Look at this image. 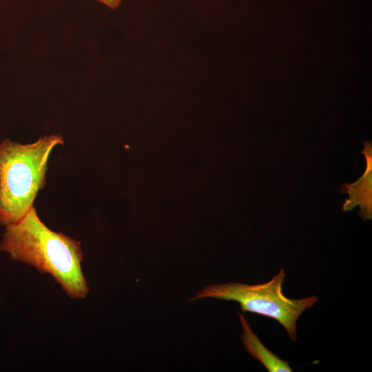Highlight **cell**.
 <instances>
[{"instance_id":"7a4b0ae2","label":"cell","mask_w":372,"mask_h":372,"mask_svg":"<svg viewBox=\"0 0 372 372\" xmlns=\"http://www.w3.org/2000/svg\"><path fill=\"white\" fill-rule=\"evenodd\" d=\"M63 144L60 134L46 135L25 145L10 139L0 143V226L19 221L34 207L38 192L46 184L50 153Z\"/></svg>"},{"instance_id":"277c9868","label":"cell","mask_w":372,"mask_h":372,"mask_svg":"<svg viewBox=\"0 0 372 372\" xmlns=\"http://www.w3.org/2000/svg\"><path fill=\"white\" fill-rule=\"evenodd\" d=\"M364 149L361 153L366 160V169L362 176L353 183H343L342 192L347 193L343 211H350L356 206L360 209L358 215L364 220L372 218V143L364 142Z\"/></svg>"},{"instance_id":"5b68a950","label":"cell","mask_w":372,"mask_h":372,"mask_svg":"<svg viewBox=\"0 0 372 372\" xmlns=\"http://www.w3.org/2000/svg\"><path fill=\"white\" fill-rule=\"evenodd\" d=\"M238 315L243 330L241 340L247 353L262 364L269 372H291L293 370L288 362L267 349L254 333L245 316L240 313Z\"/></svg>"},{"instance_id":"3957f363","label":"cell","mask_w":372,"mask_h":372,"mask_svg":"<svg viewBox=\"0 0 372 372\" xmlns=\"http://www.w3.org/2000/svg\"><path fill=\"white\" fill-rule=\"evenodd\" d=\"M285 278V273L282 269L269 281L262 284L229 282L211 285L198 292L190 301L205 298L236 301L244 313L251 312L278 321L289 338L296 341L299 317L312 307L318 298L311 296L292 299L285 296L282 293Z\"/></svg>"},{"instance_id":"8992f818","label":"cell","mask_w":372,"mask_h":372,"mask_svg":"<svg viewBox=\"0 0 372 372\" xmlns=\"http://www.w3.org/2000/svg\"><path fill=\"white\" fill-rule=\"evenodd\" d=\"M100 3L104 4L110 9H116L118 8L122 0H97Z\"/></svg>"},{"instance_id":"6da1fadb","label":"cell","mask_w":372,"mask_h":372,"mask_svg":"<svg viewBox=\"0 0 372 372\" xmlns=\"http://www.w3.org/2000/svg\"><path fill=\"white\" fill-rule=\"evenodd\" d=\"M0 251L50 275L70 298H86L89 287L81 268V243L49 229L34 207L19 221L5 226Z\"/></svg>"}]
</instances>
